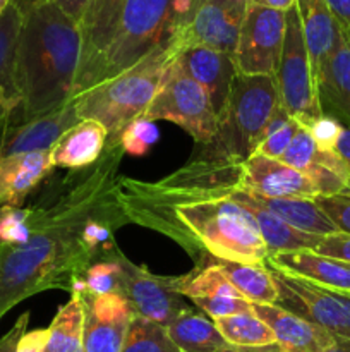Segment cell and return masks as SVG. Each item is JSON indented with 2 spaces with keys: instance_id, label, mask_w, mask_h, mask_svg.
I'll list each match as a JSON object with an SVG mask.
<instances>
[{
  "instance_id": "7",
  "label": "cell",
  "mask_w": 350,
  "mask_h": 352,
  "mask_svg": "<svg viewBox=\"0 0 350 352\" xmlns=\"http://www.w3.org/2000/svg\"><path fill=\"white\" fill-rule=\"evenodd\" d=\"M280 105L301 126L323 116L297 6L287 10L283 48L277 76Z\"/></svg>"
},
{
  "instance_id": "42",
  "label": "cell",
  "mask_w": 350,
  "mask_h": 352,
  "mask_svg": "<svg viewBox=\"0 0 350 352\" xmlns=\"http://www.w3.org/2000/svg\"><path fill=\"white\" fill-rule=\"evenodd\" d=\"M48 342V329L24 332L17 342L16 352H45Z\"/></svg>"
},
{
  "instance_id": "4",
  "label": "cell",
  "mask_w": 350,
  "mask_h": 352,
  "mask_svg": "<svg viewBox=\"0 0 350 352\" xmlns=\"http://www.w3.org/2000/svg\"><path fill=\"white\" fill-rule=\"evenodd\" d=\"M178 40L168 41L122 74L75 96L79 119L98 120L108 133L106 148L119 146L120 134L139 119L160 91L177 55Z\"/></svg>"
},
{
  "instance_id": "43",
  "label": "cell",
  "mask_w": 350,
  "mask_h": 352,
  "mask_svg": "<svg viewBox=\"0 0 350 352\" xmlns=\"http://www.w3.org/2000/svg\"><path fill=\"white\" fill-rule=\"evenodd\" d=\"M27 322H30V313H24L17 318V322L14 323L12 329L5 333L3 337H0V352H16L17 342H19L21 336L26 332Z\"/></svg>"
},
{
  "instance_id": "31",
  "label": "cell",
  "mask_w": 350,
  "mask_h": 352,
  "mask_svg": "<svg viewBox=\"0 0 350 352\" xmlns=\"http://www.w3.org/2000/svg\"><path fill=\"white\" fill-rule=\"evenodd\" d=\"M215 325L230 346L263 347L277 344L270 327L254 311L218 318L215 320Z\"/></svg>"
},
{
  "instance_id": "46",
  "label": "cell",
  "mask_w": 350,
  "mask_h": 352,
  "mask_svg": "<svg viewBox=\"0 0 350 352\" xmlns=\"http://www.w3.org/2000/svg\"><path fill=\"white\" fill-rule=\"evenodd\" d=\"M335 151L340 158L343 160V164L347 165L350 172V127H343L342 133H340L338 141L335 144ZM349 188H350V182H349Z\"/></svg>"
},
{
  "instance_id": "30",
  "label": "cell",
  "mask_w": 350,
  "mask_h": 352,
  "mask_svg": "<svg viewBox=\"0 0 350 352\" xmlns=\"http://www.w3.org/2000/svg\"><path fill=\"white\" fill-rule=\"evenodd\" d=\"M174 287L178 294L192 299V301L205 298H215V296H235V298H242L239 294V291L230 284L229 278L223 275V272L220 270L215 258H213V261L206 263L205 267L196 268L189 275L174 278Z\"/></svg>"
},
{
  "instance_id": "1",
  "label": "cell",
  "mask_w": 350,
  "mask_h": 352,
  "mask_svg": "<svg viewBox=\"0 0 350 352\" xmlns=\"http://www.w3.org/2000/svg\"><path fill=\"white\" fill-rule=\"evenodd\" d=\"M113 160L51 208H33V232L23 244L0 243V318L17 302L48 289H69L86 274L95 251L82 239L84 223L110 205L106 177Z\"/></svg>"
},
{
  "instance_id": "29",
  "label": "cell",
  "mask_w": 350,
  "mask_h": 352,
  "mask_svg": "<svg viewBox=\"0 0 350 352\" xmlns=\"http://www.w3.org/2000/svg\"><path fill=\"white\" fill-rule=\"evenodd\" d=\"M45 352H84V308L81 296L75 292L48 327Z\"/></svg>"
},
{
  "instance_id": "52",
  "label": "cell",
  "mask_w": 350,
  "mask_h": 352,
  "mask_svg": "<svg viewBox=\"0 0 350 352\" xmlns=\"http://www.w3.org/2000/svg\"><path fill=\"white\" fill-rule=\"evenodd\" d=\"M10 3H12V0H0V17H2V14L5 12Z\"/></svg>"
},
{
  "instance_id": "34",
  "label": "cell",
  "mask_w": 350,
  "mask_h": 352,
  "mask_svg": "<svg viewBox=\"0 0 350 352\" xmlns=\"http://www.w3.org/2000/svg\"><path fill=\"white\" fill-rule=\"evenodd\" d=\"M82 291L91 294H120V265L115 258L91 265L82 275Z\"/></svg>"
},
{
  "instance_id": "53",
  "label": "cell",
  "mask_w": 350,
  "mask_h": 352,
  "mask_svg": "<svg viewBox=\"0 0 350 352\" xmlns=\"http://www.w3.org/2000/svg\"><path fill=\"white\" fill-rule=\"evenodd\" d=\"M349 189H350V188H349Z\"/></svg>"
},
{
  "instance_id": "36",
  "label": "cell",
  "mask_w": 350,
  "mask_h": 352,
  "mask_svg": "<svg viewBox=\"0 0 350 352\" xmlns=\"http://www.w3.org/2000/svg\"><path fill=\"white\" fill-rule=\"evenodd\" d=\"M318 144L312 140L311 133H309L307 127L301 126V129L297 131V134L292 140L290 146L287 148L283 155H281L278 160L283 162V164L290 165V167L297 168L299 172L305 174L309 170L312 164H314L316 153H318Z\"/></svg>"
},
{
  "instance_id": "9",
  "label": "cell",
  "mask_w": 350,
  "mask_h": 352,
  "mask_svg": "<svg viewBox=\"0 0 350 352\" xmlns=\"http://www.w3.org/2000/svg\"><path fill=\"white\" fill-rule=\"evenodd\" d=\"M278 291L277 306L328 330L340 339H350V294L325 287L294 275L271 270Z\"/></svg>"
},
{
  "instance_id": "10",
  "label": "cell",
  "mask_w": 350,
  "mask_h": 352,
  "mask_svg": "<svg viewBox=\"0 0 350 352\" xmlns=\"http://www.w3.org/2000/svg\"><path fill=\"white\" fill-rule=\"evenodd\" d=\"M287 12L247 6L233 62L239 74L275 78L283 48Z\"/></svg>"
},
{
  "instance_id": "47",
  "label": "cell",
  "mask_w": 350,
  "mask_h": 352,
  "mask_svg": "<svg viewBox=\"0 0 350 352\" xmlns=\"http://www.w3.org/2000/svg\"><path fill=\"white\" fill-rule=\"evenodd\" d=\"M205 2L206 0H182V3H180V31L184 30L185 24L191 21V17L194 16L196 10H198ZM180 31H178V33H180Z\"/></svg>"
},
{
  "instance_id": "40",
  "label": "cell",
  "mask_w": 350,
  "mask_h": 352,
  "mask_svg": "<svg viewBox=\"0 0 350 352\" xmlns=\"http://www.w3.org/2000/svg\"><path fill=\"white\" fill-rule=\"evenodd\" d=\"M304 127H307L312 140L316 141L318 148L323 151L335 150V144L343 129L342 124L336 122L335 119H331V117L328 116L318 117V119H314L312 122H309L307 126Z\"/></svg>"
},
{
  "instance_id": "2",
  "label": "cell",
  "mask_w": 350,
  "mask_h": 352,
  "mask_svg": "<svg viewBox=\"0 0 350 352\" xmlns=\"http://www.w3.org/2000/svg\"><path fill=\"white\" fill-rule=\"evenodd\" d=\"M81 60V30L54 0H40L23 14L16 47L21 93L19 122L60 109L74 98Z\"/></svg>"
},
{
  "instance_id": "3",
  "label": "cell",
  "mask_w": 350,
  "mask_h": 352,
  "mask_svg": "<svg viewBox=\"0 0 350 352\" xmlns=\"http://www.w3.org/2000/svg\"><path fill=\"white\" fill-rule=\"evenodd\" d=\"M174 220L156 226L189 246H201L215 260L264 265L268 248L253 215L229 196L172 203Z\"/></svg>"
},
{
  "instance_id": "37",
  "label": "cell",
  "mask_w": 350,
  "mask_h": 352,
  "mask_svg": "<svg viewBox=\"0 0 350 352\" xmlns=\"http://www.w3.org/2000/svg\"><path fill=\"white\" fill-rule=\"evenodd\" d=\"M33 232V208H12L0 222V243L23 244Z\"/></svg>"
},
{
  "instance_id": "18",
  "label": "cell",
  "mask_w": 350,
  "mask_h": 352,
  "mask_svg": "<svg viewBox=\"0 0 350 352\" xmlns=\"http://www.w3.org/2000/svg\"><path fill=\"white\" fill-rule=\"evenodd\" d=\"M319 107L328 116L350 127V34L340 30L336 43L316 78Z\"/></svg>"
},
{
  "instance_id": "45",
  "label": "cell",
  "mask_w": 350,
  "mask_h": 352,
  "mask_svg": "<svg viewBox=\"0 0 350 352\" xmlns=\"http://www.w3.org/2000/svg\"><path fill=\"white\" fill-rule=\"evenodd\" d=\"M54 2L57 3L67 16H71L72 19L79 24L82 16H84L89 0H54Z\"/></svg>"
},
{
  "instance_id": "11",
  "label": "cell",
  "mask_w": 350,
  "mask_h": 352,
  "mask_svg": "<svg viewBox=\"0 0 350 352\" xmlns=\"http://www.w3.org/2000/svg\"><path fill=\"white\" fill-rule=\"evenodd\" d=\"M120 265V294L129 301L132 313L167 329L177 316L187 311L184 296L174 287V277H156L130 263L117 253Z\"/></svg>"
},
{
  "instance_id": "21",
  "label": "cell",
  "mask_w": 350,
  "mask_h": 352,
  "mask_svg": "<svg viewBox=\"0 0 350 352\" xmlns=\"http://www.w3.org/2000/svg\"><path fill=\"white\" fill-rule=\"evenodd\" d=\"M271 270L294 275L325 287L350 294V265L335 258L323 256L316 251H280L268 254L264 261Z\"/></svg>"
},
{
  "instance_id": "17",
  "label": "cell",
  "mask_w": 350,
  "mask_h": 352,
  "mask_svg": "<svg viewBox=\"0 0 350 352\" xmlns=\"http://www.w3.org/2000/svg\"><path fill=\"white\" fill-rule=\"evenodd\" d=\"M79 120L75 100L72 98L54 112L16 124L0 136V157L51 150Z\"/></svg>"
},
{
  "instance_id": "23",
  "label": "cell",
  "mask_w": 350,
  "mask_h": 352,
  "mask_svg": "<svg viewBox=\"0 0 350 352\" xmlns=\"http://www.w3.org/2000/svg\"><path fill=\"white\" fill-rule=\"evenodd\" d=\"M226 196L239 203L242 208H246L253 215L270 254L280 253V251H314L319 241L323 239L321 236L301 232V230L285 223L283 220L268 212L264 206H261L250 192L242 191V189H233V191L226 192Z\"/></svg>"
},
{
  "instance_id": "49",
  "label": "cell",
  "mask_w": 350,
  "mask_h": 352,
  "mask_svg": "<svg viewBox=\"0 0 350 352\" xmlns=\"http://www.w3.org/2000/svg\"><path fill=\"white\" fill-rule=\"evenodd\" d=\"M216 352H281L278 344H271V346H263V347H240V346H230L226 344L223 349Z\"/></svg>"
},
{
  "instance_id": "19",
  "label": "cell",
  "mask_w": 350,
  "mask_h": 352,
  "mask_svg": "<svg viewBox=\"0 0 350 352\" xmlns=\"http://www.w3.org/2000/svg\"><path fill=\"white\" fill-rule=\"evenodd\" d=\"M23 12L10 3L0 17V136L21 117V93L16 79V47Z\"/></svg>"
},
{
  "instance_id": "35",
  "label": "cell",
  "mask_w": 350,
  "mask_h": 352,
  "mask_svg": "<svg viewBox=\"0 0 350 352\" xmlns=\"http://www.w3.org/2000/svg\"><path fill=\"white\" fill-rule=\"evenodd\" d=\"M158 140V127L154 126L153 120H148L139 117L134 122L124 129L120 134V146L124 153L134 155V157H143L148 153L151 146Z\"/></svg>"
},
{
  "instance_id": "25",
  "label": "cell",
  "mask_w": 350,
  "mask_h": 352,
  "mask_svg": "<svg viewBox=\"0 0 350 352\" xmlns=\"http://www.w3.org/2000/svg\"><path fill=\"white\" fill-rule=\"evenodd\" d=\"M295 6L301 17L302 33H304L312 76L316 81L321 65L335 47L340 28L333 19L325 0H295Z\"/></svg>"
},
{
  "instance_id": "16",
  "label": "cell",
  "mask_w": 350,
  "mask_h": 352,
  "mask_svg": "<svg viewBox=\"0 0 350 352\" xmlns=\"http://www.w3.org/2000/svg\"><path fill=\"white\" fill-rule=\"evenodd\" d=\"M239 189L264 198H302L319 196L314 182L297 168L263 155H250L242 164Z\"/></svg>"
},
{
  "instance_id": "51",
  "label": "cell",
  "mask_w": 350,
  "mask_h": 352,
  "mask_svg": "<svg viewBox=\"0 0 350 352\" xmlns=\"http://www.w3.org/2000/svg\"><path fill=\"white\" fill-rule=\"evenodd\" d=\"M14 3H16L17 7H19V10L21 12H27V10L31 9V7L33 6H36L38 2H40V0H12Z\"/></svg>"
},
{
  "instance_id": "38",
  "label": "cell",
  "mask_w": 350,
  "mask_h": 352,
  "mask_svg": "<svg viewBox=\"0 0 350 352\" xmlns=\"http://www.w3.org/2000/svg\"><path fill=\"white\" fill-rule=\"evenodd\" d=\"M194 305L201 308L213 322L230 315L253 311V302L244 298H235V296H215V298L196 299Z\"/></svg>"
},
{
  "instance_id": "14",
  "label": "cell",
  "mask_w": 350,
  "mask_h": 352,
  "mask_svg": "<svg viewBox=\"0 0 350 352\" xmlns=\"http://www.w3.org/2000/svg\"><path fill=\"white\" fill-rule=\"evenodd\" d=\"M81 296L84 308V352H120L126 342L132 308L122 294H91L75 292Z\"/></svg>"
},
{
  "instance_id": "24",
  "label": "cell",
  "mask_w": 350,
  "mask_h": 352,
  "mask_svg": "<svg viewBox=\"0 0 350 352\" xmlns=\"http://www.w3.org/2000/svg\"><path fill=\"white\" fill-rule=\"evenodd\" d=\"M108 133L93 119L79 120L51 148V165L62 168H82L95 164L105 150Z\"/></svg>"
},
{
  "instance_id": "32",
  "label": "cell",
  "mask_w": 350,
  "mask_h": 352,
  "mask_svg": "<svg viewBox=\"0 0 350 352\" xmlns=\"http://www.w3.org/2000/svg\"><path fill=\"white\" fill-rule=\"evenodd\" d=\"M120 352H182L172 342L165 327L134 315Z\"/></svg>"
},
{
  "instance_id": "27",
  "label": "cell",
  "mask_w": 350,
  "mask_h": 352,
  "mask_svg": "<svg viewBox=\"0 0 350 352\" xmlns=\"http://www.w3.org/2000/svg\"><path fill=\"white\" fill-rule=\"evenodd\" d=\"M168 337L182 352H216L226 346V340L216 329L215 322L198 313L187 311L167 327Z\"/></svg>"
},
{
  "instance_id": "20",
  "label": "cell",
  "mask_w": 350,
  "mask_h": 352,
  "mask_svg": "<svg viewBox=\"0 0 350 352\" xmlns=\"http://www.w3.org/2000/svg\"><path fill=\"white\" fill-rule=\"evenodd\" d=\"M253 311L273 332L281 352H325L335 336L277 305H253Z\"/></svg>"
},
{
  "instance_id": "6",
  "label": "cell",
  "mask_w": 350,
  "mask_h": 352,
  "mask_svg": "<svg viewBox=\"0 0 350 352\" xmlns=\"http://www.w3.org/2000/svg\"><path fill=\"white\" fill-rule=\"evenodd\" d=\"M278 107L277 79L271 76L237 74L215 140L223 151V160L244 164L254 155Z\"/></svg>"
},
{
  "instance_id": "33",
  "label": "cell",
  "mask_w": 350,
  "mask_h": 352,
  "mask_svg": "<svg viewBox=\"0 0 350 352\" xmlns=\"http://www.w3.org/2000/svg\"><path fill=\"white\" fill-rule=\"evenodd\" d=\"M299 129H301V124L294 117L288 116L283 107L280 105L277 112L273 113V117H271L270 124H268L266 131H264L254 153L278 160L287 151V148L290 146L292 140H294Z\"/></svg>"
},
{
  "instance_id": "15",
  "label": "cell",
  "mask_w": 350,
  "mask_h": 352,
  "mask_svg": "<svg viewBox=\"0 0 350 352\" xmlns=\"http://www.w3.org/2000/svg\"><path fill=\"white\" fill-rule=\"evenodd\" d=\"M175 67L205 89L211 100L218 122H222L233 79L239 74L232 55L201 45H180L175 55Z\"/></svg>"
},
{
  "instance_id": "22",
  "label": "cell",
  "mask_w": 350,
  "mask_h": 352,
  "mask_svg": "<svg viewBox=\"0 0 350 352\" xmlns=\"http://www.w3.org/2000/svg\"><path fill=\"white\" fill-rule=\"evenodd\" d=\"M51 150L0 157V206L19 208L50 172Z\"/></svg>"
},
{
  "instance_id": "28",
  "label": "cell",
  "mask_w": 350,
  "mask_h": 352,
  "mask_svg": "<svg viewBox=\"0 0 350 352\" xmlns=\"http://www.w3.org/2000/svg\"><path fill=\"white\" fill-rule=\"evenodd\" d=\"M230 284L253 305H277L278 291L266 265H247L215 260Z\"/></svg>"
},
{
  "instance_id": "48",
  "label": "cell",
  "mask_w": 350,
  "mask_h": 352,
  "mask_svg": "<svg viewBox=\"0 0 350 352\" xmlns=\"http://www.w3.org/2000/svg\"><path fill=\"white\" fill-rule=\"evenodd\" d=\"M250 6H259L266 7V9H275V10H283L287 12L288 9L295 6V0H247Z\"/></svg>"
},
{
  "instance_id": "13",
  "label": "cell",
  "mask_w": 350,
  "mask_h": 352,
  "mask_svg": "<svg viewBox=\"0 0 350 352\" xmlns=\"http://www.w3.org/2000/svg\"><path fill=\"white\" fill-rule=\"evenodd\" d=\"M247 6V0H206L177 34L178 43L201 45L233 57Z\"/></svg>"
},
{
  "instance_id": "50",
  "label": "cell",
  "mask_w": 350,
  "mask_h": 352,
  "mask_svg": "<svg viewBox=\"0 0 350 352\" xmlns=\"http://www.w3.org/2000/svg\"><path fill=\"white\" fill-rule=\"evenodd\" d=\"M325 352H350V339H340V337H335L331 346H329Z\"/></svg>"
},
{
  "instance_id": "8",
  "label": "cell",
  "mask_w": 350,
  "mask_h": 352,
  "mask_svg": "<svg viewBox=\"0 0 350 352\" xmlns=\"http://www.w3.org/2000/svg\"><path fill=\"white\" fill-rule=\"evenodd\" d=\"M148 120H170L184 127L198 144H211L220 131L218 117L205 89L182 74L175 60L156 93L153 102L143 113Z\"/></svg>"
},
{
  "instance_id": "41",
  "label": "cell",
  "mask_w": 350,
  "mask_h": 352,
  "mask_svg": "<svg viewBox=\"0 0 350 352\" xmlns=\"http://www.w3.org/2000/svg\"><path fill=\"white\" fill-rule=\"evenodd\" d=\"M314 251L318 254H323V256L335 258V260L350 265V236L343 232L329 234V236H325L319 241Z\"/></svg>"
},
{
  "instance_id": "5",
  "label": "cell",
  "mask_w": 350,
  "mask_h": 352,
  "mask_svg": "<svg viewBox=\"0 0 350 352\" xmlns=\"http://www.w3.org/2000/svg\"><path fill=\"white\" fill-rule=\"evenodd\" d=\"M180 3L182 0H126L100 82L122 74L175 40L180 31Z\"/></svg>"
},
{
  "instance_id": "39",
  "label": "cell",
  "mask_w": 350,
  "mask_h": 352,
  "mask_svg": "<svg viewBox=\"0 0 350 352\" xmlns=\"http://www.w3.org/2000/svg\"><path fill=\"white\" fill-rule=\"evenodd\" d=\"M316 205L328 215L336 229L350 236V189L331 196H316Z\"/></svg>"
},
{
  "instance_id": "44",
  "label": "cell",
  "mask_w": 350,
  "mask_h": 352,
  "mask_svg": "<svg viewBox=\"0 0 350 352\" xmlns=\"http://www.w3.org/2000/svg\"><path fill=\"white\" fill-rule=\"evenodd\" d=\"M338 28L350 34V0H325Z\"/></svg>"
},
{
  "instance_id": "26",
  "label": "cell",
  "mask_w": 350,
  "mask_h": 352,
  "mask_svg": "<svg viewBox=\"0 0 350 352\" xmlns=\"http://www.w3.org/2000/svg\"><path fill=\"white\" fill-rule=\"evenodd\" d=\"M253 195V192H250ZM261 206L277 215L294 229L312 236H329L340 232L335 223L328 219L325 212L316 205L314 199L302 198H264L253 195Z\"/></svg>"
},
{
  "instance_id": "12",
  "label": "cell",
  "mask_w": 350,
  "mask_h": 352,
  "mask_svg": "<svg viewBox=\"0 0 350 352\" xmlns=\"http://www.w3.org/2000/svg\"><path fill=\"white\" fill-rule=\"evenodd\" d=\"M126 0H89L79 23L81 30V60L74 86V98L82 95L102 79L106 50L115 34Z\"/></svg>"
}]
</instances>
